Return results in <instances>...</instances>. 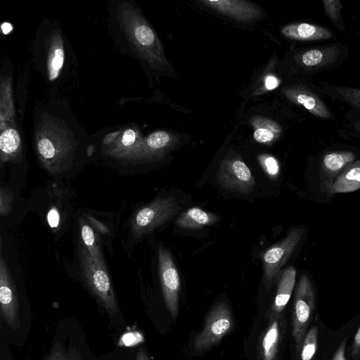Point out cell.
I'll return each mask as SVG.
<instances>
[{"label":"cell","instance_id":"cell-36","mask_svg":"<svg viewBox=\"0 0 360 360\" xmlns=\"http://www.w3.org/2000/svg\"><path fill=\"white\" fill-rule=\"evenodd\" d=\"M1 29H2L3 33L4 34H6L9 33L12 30L13 27L8 22H4L1 25Z\"/></svg>","mask_w":360,"mask_h":360},{"label":"cell","instance_id":"cell-3","mask_svg":"<svg viewBox=\"0 0 360 360\" xmlns=\"http://www.w3.org/2000/svg\"><path fill=\"white\" fill-rule=\"evenodd\" d=\"M181 209L173 196L158 198L141 208L131 221V233L139 238L173 217Z\"/></svg>","mask_w":360,"mask_h":360},{"label":"cell","instance_id":"cell-33","mask_svg":"<svg viewBox=\"0 0 360 360\" xmlns=\"http://www.w3.org/2000/svg\"><path fill=\"white\" fill-rule=\"evenodd\" d=\"M346 341L347 339H345L340 343L332 360H346L345 356Z\"/></svg>","mask_w":360,"mask_h":360},{"label":"cell","instance_id":"cell-30","mask_svg":"<svg viewBox=\"0 0 360 360\" xmlns=\"http://www.w3.org/2000/svg\"><path fill=\"white\" fill-rule=\"evenodd\" d=\"M351 355L354 358L360 356V327L354 337L351 347Z\"/></svg>","mask_w":360,"mask_h":360},{"label":"cell","instance_id":"cell-1","mask_svg":"<svg viewBox=\"0 0 360 360\" xmlns=\"http://www.w3.org/2000/svg\"><path fill=\"white\" fill-rule=\"evenodd\" d=\"M79 260L85 284L91 293L109 316H115L119 307L104 261L94 258L83 245L79 248Z\"/></svg>","mask_w":360,"mask_h":360},{"label":"cell","instance_id":"cell-9","mask_svg":"<svg viewBox=\"0 0 360 360\" xmlns=\"http://www.w3.org/2000/svg\"><path fill=\"white\" fill-rule=\"evenodd\" d=\"M293 101L304 107L314 117L324 120L335 119V115L325 101V95L317 84L307 82L290 90Z\"/></svg>","mask_w":360,"mask_h":360},{"label":"cell","instance_id":"cell-4","mask_svg":"<svg viewBox=\"0 0 360 360\" xmlns=\"http://www.w3.org/2000/svg\"><path fill=\"white\" fill-rule=\"evenodd\" d=\"M315 307L314 292L310 280L302 275L297 285L292 312V334L300 354Z\"/></svg>","mask_w":360,"mask_h":360},{"label":"cell","instance_id":"cell-26","mask_svg":"<svg viewBox=\"0 0 360 360\" xmlns=\"http://www.w3.org/2000/svg\"><path fill=\"white\" fill-rule=\"evenodd\" d=\"M13 198L12 194L3 188L0 192V211L1 214H7L11 208Z\"/></svg>","mask_w":360,"mask_h":360},{"label":"cell","instance_id":"cell-28","mask_svg":"<svg viewBox=\"0 0 360 360\" xmlns=\"http://www.w3.org/2000/svg\"><path fill=\"white\" fill-rule=\"evenodd\" d=\"M262 164L266 173L270 176H276L278 175L279 166L278 162L274 157H265L262 160Z\"/></svg>","mask_w":360,"mask_h":360},{"label":"cell","instance_id":"cell-19","mask_svg":"<svg viewBox=\"0 0 360 360\" xmlns=\"http://www.w3.org/2000/svg\"><path fill=\"white\" fill-rule=\"evenodd\" d=\"M20 143V136L13 129H8L3 131L0 136V149L7 160L8 156L17 152Z\"/></svg>","mask_w":360,"mask_h":360},{"label":"cell","instance_id":"cell-17","mask_svg":"<svg viewBox=\"0 0 360 360\" xmlns=\"http://www.w3.org/2000/svg\"><path fill=\"white\" fill-rule=\"evenodd\" d=\"M356 159L351 150H338L326 153L322 160L323 168L327 174L335 175L343 170Z\"/></svg>","mask_w":360,"mask_h":360},{"label":"cell","instance_id":"cell-2","mask_svg":"<svg viewBox=\"0 0 360 360\" xmlns=\"http://www.w3.org/2000/svg\"><path fill=\"white\" fill-rule=\"evenodd\" d=\"M349 55L347 46L335 42L305 48L295 56V62L300 74L313 77L340 66Z\"/></svg>","mask_w":360,"mask_h":360},{"label":"cell","instance_id":"cell-37","mask_svg":"<svg viewBox=\"0 0 360 360\" xmlns=\"http://www.w3.org/2000/svg\"><path fill=\"white\" fill-rule=\"evenodd\" d=\"M2 360H4V359H2Z\"/></svg>","mask_w":360,"mask_h":360},{"label":"cell","instance_id":"cell-27","mask_svg":"<svg viewBox=\"0 0 360 360\" xmlns=\"http://www.w3.org/2000/svg\"><path fill=\"white\" fill-rule=\"evenodd\" d=\"M45 360H77L72 355L67 354L58 345H56Z\"/></svg>","mask_w":360,"mask_h":360},{"label":"cell","instance_id":"cell-7","mask_svg":"<svg viewBox=\"0 0 360 360\" xmlns=\"http://www.w3.org/2000/svg\"><path fill=\"white\" fill-rule=\"evenodd\" d=\"M159 275L165 305L173 319L179 313L180 278L176 266L169 252L160 246L158 251Z\"/></svg>","mask_w":360,"mask_h":360},{"label":"cell","instance_id":"cell-23","mask_svg":"<svg viewBox=\"0 0 360 360\" xmlns=\"http://www.w3.org/2000/svg\"><path fill=\"white\" fill-rule=\"evenodd\" d=\"M146 141L150 148L160 149L169 142V136L167 133L159 131L151 134Z\"/></svg>","mask_w":360,"mask_h":360},{"label":"cell","instance_id":"cell-14","mask_svg":"<svg viewBox=\"0 0 360 360\" xmlns=\"http://www.w3.org/2000/svg\"><path fill=\"white\" fill-rule=\"evenodd\" d=\"M281 316H269V323L260 342L261 360H275L281 339Z\"/></svg>","mask_w":360,"mask_h":360},{"label":"cell","instance_id":"cell-12","mask_svg":"<svg viewBox=\"0 0 360 360\" xmlns=\"http://www.w3.org/2000/svg\"><path fill=\"white\" fill-rule=\"evenodd\" d=\"M296 270L293 266L286 268L279 278L269 316H278L287 305L295 284Z\"/></svg>","mask_w":360,"mask_h":360},{"label":"cell","instance_id":"cell-16","mask_svg":"<svg viewBox=\"0 0 360 360\" xmlns=\"http://www.w3.org/2000/svg\"><path fill=\"white\" fill-rule=\"evenodd\" d=\"M360 188V160L348 165L335 179V193H348Z\"/></svg>","mask_w":360,"mask_h":360},{"label":"cell","instance_id":"cell-32","mask_svg":"<svg viewBox=\"0 0 360 360\" xmlns=\"http://www.w3.org/2000/svg\"><path fill=\"white\" fill-rule=\"evenodd\" d=\"M136 140V133L131 129H127L122 136V143L124 146H130L134 144Z\"/></svg>","mask_w":360,"mask_h":360},{"label":"cell","instance_id":"cell-13","mask_svg":"<svg viewBox=\"0 0 360 360\" xmlns=\"http://www.w3.org/2000/svg\"><path fill=\"white\" fill-rule=\"evenodd\" d=\"M317 84L325 96L347 103L352 108L360 110V88L330 84L317 81Z\"/></svg>","mask_w":360,"mask_h":360},{"label":"cell","instance_id":"cell-22","mask_svg":"<svg viewBox=\"0 0 360 360\" xmlns=\"http://www.w3.org/2000/svg\"><path fill=\"white\" fill-rule=\"evenodd\" d=\"M343 132L360 138V110L352 108L345 115Z\"/></svg>","mask_w":360,"mask_h":360},{"label":"cell","instance_id":"cell-6","mask_svg":"<svg viewBox=\"0 0 360 360\" xmlns=\"http://www.w3.org/2000/svg\"><path fill=\"white\" fill-rule=\"evenodd\" d=\"M304 234L301 227L291 229L281 242L269 248L263 255L264 284L269 290L281 269L289 259Z\"/></svg>","mask_w":360,"mask_h":360},{"label":"cell","instance_id":"cell-24","mask_svg":"<svg viewBox=\"0 0 360 360\" xmlns=\"http://www.w3.org/2000/svg\"><path fill=\"white\" fill-rule=\"evenodd\" d=\"M134 34L138 42L144 46L151 44L155 39L153 30L149 27L144 25L136 27Z\"/></svg>","mask_w":360,"mask_h":360},{"label":"cell","instance_id":"cell-29","mask_svg":"<svg viewBox=\"0 0 360 360\" xmlns=\"http://www.w3.org/2000/svg\"><path fill=\"white\" fill-rule=\"evenodd\" d=\"M253 136L257 142L266 143L274 139V134L269 129L259 128L255 131Z\"/></svg>","mask_w":360,"mask_h":360},{"label":"cell","instance_id":"cell-25","mask_svg":"<svg viewBox=\"0 0 360 360\" xmlns=\"http://www.w3.org/2000/svg\"><path fill=\"white\" fill-rule=\"evenodd\" d=\"M64 53L61 49H57L50 61V79H53L58 75L63 65Z\"/></svg>","mask_w":360,"mask_h":360},{"label":"cell","instance_id":"cell-15","mask_svg":"<svg viewBox=\"0 0 360 360\" xmlns=\"http://www.w3.org/2000/svg\"><path fill=\"white\" fill-rule=\"evenodd\" d=\"M218 216L198 207H192L183 212L176 220V224L185 229H199L214 224Z\"/></svg>","mask_w":360,"mask_h":360},{"label":"cell","instance_id":"cell-20","mask_svg":"<svg viewBox=\"0 0 360 360\" xmlns=\"http://www.w3.org/2000/svg\"><path fill=\"white\" fill-rule=\"evenodd\" d=\"M318 328L312 326L307 332L300 352L301 360H311L317 348Z\"/></svg>","mask_w":360,"mask_h":360},{"label":"cell","instance_id":"cell-8","mask_svg":"<svg viewBox=\"0 0 360 360\" xmlns=\"http://www.w3.org/2000/svg\"><path fill=\"white\" fill-rule=\"evenodd\" d=\"M2 248L0 252V309L6 324L17 330L20 325L18 294L4 261Z\"/></svg>","mask_w":360,"mask_h":360},{"label":"cell","instance_id":"cell-31","mask_svg":"<svg viewBox=\"0 0 360 360\" xmlns=\"http://www.w3.org/2000/svg\"><path fill=\"white\" fill-rule=\"evenodd\" d=\"M47 220L51 228H56L60 221V215L56 208H52L48 213Z\"/></svg>","mask_w":360,"mask_h":360},{"label":"cell","instance_id":"cell-10","mask_svg":"<svg viewBox=\"0 0 360 360\" xmlns=\"http://www.w3.org/2000/svg\"><path fill=\"white\" fill-rule=\"evenodd\" d=\"M217 179L223 187L240 193L250 192L255 184L251 171L240 160L227 162L221 166Z\"/></svg>","mask_w":360,"mask_h":360},{"label":"cell","instance_id":"cell-34","mask_svg":"<svg viewBox=\"0 0 360 360\" xmlns=\"http://www.w3.org/2000/svg\"><path fill=\"white\" fill-rule=\"evenodd\" d=\"M266 88L272 90L278 86V82L274 76H268L265 79Z\"/></svg>","mask_w":360,"mask_h":360},{"label":"cell","instance_id":"cell-11","mask_svg":"<svg viewBox=\"0 0 360 360\" xmlns=\"http://www.w3.org/2000/svg\"><path fill=\"white\" fill-rule=\"evenodd\" d=\"M284 33L288 37L306 41H319L335 39L328 27L310 22H299L286 27Z\"/></svg>","mask_w":360,"mask_h":360},{"label":"cell","instance_id":"cell-21","mask_svg":"<svg viewBox=\"0 0 360 360\" xmlns=\"http://www.w3.org/2000/svg\"><path fill=\"white\" fill-rule=\"evenodd\" d=\"M81 238L83 243L82 245L86 248L89 254L94 258L104 261L101 249L96 243L94 231L89 226L84 223L81 226Z\"/></svg>","mask_w":360,"mask_h":360},{"label":"cell","instance_id":"cell-35","mask_svg":"<svg viewBox=\"0 0 360 360\" xmlns=\"http://www.w3.org/2000/svg\"><path fill=\"white\" fill-rule=\"evenodd\" d=\"M135 360H151L147 352L143 349L137 351Z\"/></svg>","mask_w":360,"mask_h":360},{"label":"cell","instance_id":"cell-18","mask_svg":"<svg viewBox=\"0 0 360 360\" xmlns=\"http://www.w3.org/2000/svg\"><path fill=\"white\" fill-rule=\"evenodd\" d=\"M323 10L333 25L340 32H346L342 17L343 5L340 0H323Z\"/></svg>","mask_w":360,"mask_h":360},{"label":"cell","instance_id":"cell-5","mask_svg":"<svg viewBox=\"0 0 360 360\" xmlns=\"http://www.w3.org/2000/svg\"><path fill=\"white\" fill-rule=\"evenodd\" d=\"M230 308L224 302L216 304L207 314L205 326L195 338V351H203L219 342L233 328Z\"/></svg>","mask_w":360,"mask_h":360}]
</instances>
